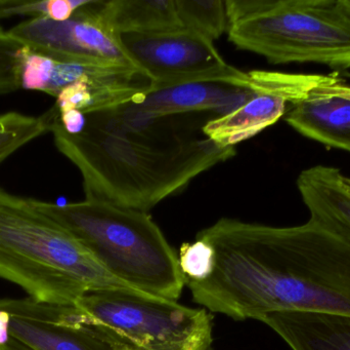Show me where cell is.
I'll return each instance as SVG.
<instances>
[{
    "label": "cell",
    "mask_w": 350,
    "mask_h": 350,
    "mask_svg": "<svg viewBox=\"0 0 350 350\" xmlns=\"http://www.w3.org/2000/svg\"><path fill=\"white\" fill-rule=\"evenodd\" d=\"M33 205L79 240L98 263L126 287L177 301L187 279L178 256L145 212L100 199Z\"/></svg>",
    "instance_id": "277c9868"
},
{
    "label": "cell",
    "mask_w": 350,
    "mask_h": 350,
    "mask_svg": "<svg viewBox=\"0 0 350 350\" xmlns=\"http://www.w3.org/2000/svg\"><path fill=\"white\" fill-rule=\"evenodd\" d=\"M256 92L251 88L221 82L179 84L145 95L123 105L129 114L141 118H159L189 113L224 115L246 104Z\"/></svg>",
    "instance_id": "8fae6325"
},
{
    "label": "cell",
    "mask_w": 350,
    "mask_h": 350,
    "mask_svg": "<svg viewBox=\"0 0 350 350\" xmlns=\"http://www.w3.org/2000/svg\"><path fill=\"white\" fill-rule=\"evenodd\" d=\"M49 133L42 115L35 117L18 112L0 115V164L33 140Z\"/></svg>",
    "instance_id": "2e32d148"
},
{
    "label": "cell",
    "mask_w": 350,
    "mask_h": 350,
    "mask_svg": "<svg viewBox=\"0 0 350 350\" xmlns=\"http://www.w3.org/2000/svg\"><path fill=\"white\" fill-rule=\"evenodd\" d=\"M349 188H350V182H349Z\"/></svg>",
    "instance_id": "cb8c5ba5"
},
{
    "label": "cell",
    "mask_w": 350,
    "mask_h": 350,
    "mask_svg": "<svg viewBox=\"0 0 350 350\" xmlns=\"http://www.w3.org/2000/svg\"><path fill=\"white\" fill-rule=\"evenodd\" d=\"M10 325V318L8 312L0 310V347L8 345L12 340Z\"/></svg>",
    "instance_id": "44dd1931"
},
{
    "label": "cell",
    "mask_w": 350,
    "mask_h": 350,
    "mask_svg": "<svg viewBox=\"0 0 350 350\" xmlns=\"http://www.w3.org/2000/svg\"><path fill=\"white\" fill-rule=\"evenodd\" d=\"M323 88L290 106L286 123L308 139L350 153V101L324 94Z\"/></svg>",
    "instance_id": "4fadbf2b"
},
{
    "label": "cell",
    "mask_w": 350,
    "mask_h": 350,
    "mask_svg": "<svg viewBox=\"0 0 350 350\" xmlns=\"http://www.w3.org/2000/svg\"><path fill=\"white\" fill-rule=\"evenodd\" d=\"M228 39L271 64L350 69V16L339 0H226Z\"/></svg>",
    "instance_id": "5b68a950"
},
{
    "label": "cell",
    "mask_w": 350,
    "mask_h": 350,
    "mask_svg": "<svg viewBox=\"0 0 350 350\" xmlns=\"http://www.w3.org/2000/svg\"><path fill=\"white\" fill-rule=\"evenodd\" d=\"M259 322L273 329L292 350H350V316L281 310Z\"/></svg>",
    "instance_id": "7c38bea8"
},
{
    "label": "cell",
    "mask_w": 350,
    "mask_h": 350,
    "mask_svg": "<svg viewBox=\"0 0 350 350\" xmlns=\"http://www.w3.org/2000/svg\"><path fill=\"white\" fill-rule=\"evenodd\" d=\"M0 310L10 316L12 338L32 350H127L75 305L5 298Z\"/></svg>",
    "instance_id": "30bf717a"
},
{
    "label": "cell",
    "mask_w": 350,
    "mask_h": 350,
    "mask_svg": "<svg viewBox=\"0 0 350 350\" xmlns=\"http://www.w3.org/2000/svg\"><path fill=\"white\" fill-rule=\"evenodd\" d=\"M322 92L324 94L330 95V96L340 97V98L347 99L350 101V86L345 84L343 80L337 84H331V86H324L322 88Z\"/></svg>",
    "instance_id": "ffe728a7"
},
{
    "label": "cell",
    "mask_w": 350,
    "mask_h": 350,
    "mask_svg": "<svg viewBox=\"0 0 350 350\" xmlns=\"http://www.w3.org/2000/svg\"><path fill=\"white\" fill-rule=\"evenodd\" d=\"M27 47L0 27V95L21 88V72Z\"/></svg>",
    "instance_id": "e0dca14e"
},
{
    "label": "cell",
    "mask_w": 350,
    "mask_h": 350,
    "mask_svg": "<svg viewBox=\"0 0 350 350\" xmlns=\"http://www.w3.org/2000/svg\"><path fill=\"white\" fill-rule=\"evenodd\" d=\"M339 2L343 10L350 16V0H339Z\"/></svg>",
    "instance_id": "603a6c76"
},
{
    "label": "cell",
    "mask_w": 350,
    "mask_h": 350,
    "mask_svg": "<svg viewBox=\"0 0 350 350\" xmlns=\"http://www.w3.org/2000/svg\"><path fill=\"white\" fill-rule=\"evenodd\" d=\"M120 42L152 80L150 90L198 82H228L249 88V73L226 64L213 41L189 29L122 34Z\"/></svg>",
    "instance_id": "52a82bcc"
},
{
    "label": "cell",
    "mask_w": 350,
    "mask_h": 350,
    "mask_svg": "<svg viewBox=\"0 0 350 350\" xmlns=\"http://www.w3.org/2000/svg\"><path fill=\"white\" fill-rule=\"evenodd\" d=\"M0 350H32L27 347L26 345H22L18 341L14 340L12 338V340L8 343V345H2L0 347Z\"/></svg>",
    "instance_id": "7402d4cb"
},
{
    "label": "cell",
    "mask_w": 350,
    "mask_h": 350,
    "mask_svg": "<svg viewBox=\"0 0 350 350\" xmlns=\"http://www.w3.org/2000/svg\"><path fill=\"white\" fill-rule=\"evenodd\" d=\"M251 88L257 92L240 108L208 121L203 134L224 147H234L277 123L288 105L308 99L314 90L338 80L336 73L306 74L254 70L249 72Z\"/></svg>",
    "instance_id": "ba28073f"
},
{
    "label": "cell",
    "mask_w": 350,
    "mask_h": 350,
    "mask_svg": "<svg viewBox=\"0 0 350 350\" xmlns=\"http://www.w3.org/2000/svg\"><path fill=\"white\" fill-rule=\"evenodd\" d=\"M213 251L193 301L234 321L302 310L350 316V240L312 220L275 227L221 218L196 236Z\"/></svg>",
    "instance_id": "6da1fadb"
},
{
    "label": "cell",
    "mask_w": 350,
    "mask_h": 350,
    "mask_svg": "<svg viewBox=\"0 0 350 350\" xmlns=\"http://www.w3.org/2000/svg\"><path fill=\"white\" fill-rule=\"evenodd\" d=\"M90 1L78 8L69 20L57 22L47 18H30L8 32L31 51L57 61L137 67L123 49L120 35L107 30L92 16L88 8Z\"/></svg>",
    "instance_id": "9c48e42d"
},
{
    "label": "cell",
    "mask_w": 350,
    "mask_h": 350,
    "mask_svg": "<svg viewBox=\"0 0 350 350\" xmlns=\"http://www.w3.org/2000/svg\"><path fill=\"white\" fill-rule=\"evenodd\" d=\"M213 251L203 240L196 238L193 242H185L179 249L178 262L187 282L207 279L212 271Z\"/></svg>",
    "instance_id": "ac0fdd59"
},
{
    "label": "cell",
    "mask_w": 350,
    "mask_h": 350,
    "mask_svg": "<svg viewBox=\"0 0 350 350\" xmlns=\"http://www.w3.org/2000/svg\"><path fill=\"white\" fill-rule=\"evenodd\" d=\"M0 279L22 288L30 299L53 305H74L94 290L129 288L63 226L39 211L32 199L2 188Z\"/></svg>",
    "instance_id": "3957f363"
},
{
    "label": "cell",
    "mask_w": 350,
    "mask_h": 350,
    "mask_svg": "<svg viewBox=\"0 0 350 350\" xmlns=\"http://www.w3.org/2000/svg\"><path fill=\"white\" fill-rule=\"evenodd\" d=\"M74 305L127 350H213V318L129 288L88 291Z\"/></svg>",
    "instance_id": "8992f818"
},
{
    "label": "cell",
    "mask_w": 350,
    "mask_h": 350,
    "mask_svg": "<svg viewBox=\"0 0 350 350\" xmlns=\"http://www.w3.org/2000/svg\"><path fill=\"white\" fill-rule=\"evenodd\" d=\"M88 10L98 24L116 35L150 34L185 28L175 0L92 1Z\"/></svg>",
    "instance_id": "5bb4252c"
},
{
    "label": "cell",
    "mask_w": 350,
    "mask_h": 350,
    "mask_svg": "<svg viewBox=\"0 0 350 350\" xmlns=\"http://www.w3.org/2000/svg\"><path fill=\"white\" fill-rule=\"evenodd\" d=\"M177 14L185 28L213 41L230 28L226 1L175 0Z\"/></svg>",
    "instance_id": "9a60e30c"
},
{
    "label": "cell",
    "mask_w": 350,
    "mask_h": 350,
    "mask_svg": "<svg viewBox=\"0 0 350 350\" xmlns=\"http://www.w3.org/2000/svg\"><path fill=\"white\" fill-rule=\"evenodd\" d=\"M85 115L77 135L62 127L53 109L42 116L57 150L79 170L88 199L148 213L236 154L234 147L191 134L181 114L141 118L120 106Z\"/></svg>",
    "instance_id": "7a4b0ae2"
},
{
    "label": "cell",
    "mask_w": 350,
    "mask_h": 350,
    "mask_svg": "<svg viewBox=\"0 0 350 350\" xmlns=\"http://www.w3.org/2000/svg\"><path fill=\"white\" fill-rule=\"evenodd\" d=\"M53 112L57 115V121L64 129L71 135H77L83 131L86 125V115L79 110H69L65 112H59L53 107Z\"/></svg>",
    "instance_id": "d6986e66"
}]
</instances>
